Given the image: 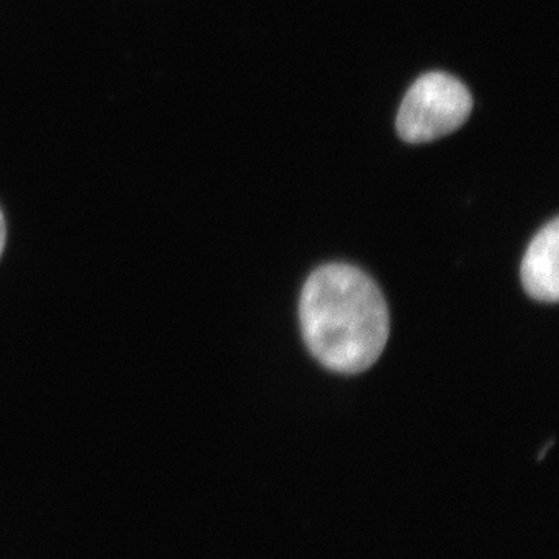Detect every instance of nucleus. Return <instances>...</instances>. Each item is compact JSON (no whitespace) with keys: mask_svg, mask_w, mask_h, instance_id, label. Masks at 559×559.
<instances>
[{"mask_svg":"<svg viewBox=\"0 0 559 559\" xmlns=\"http://www.w3.org/2000/svg\"><path fill=\"white\" fill-rule=\"evenodd\" d=\"M300 323L311 355L337 373L370 369L389 341V308L381 289L349 264H325L312 272L301 290Z\"/></svg>","mask_w":559,"mask_h":559,"instance_id":"1","label":"nucleus"},{"mask_svg":"<svg viewBox=\"0 0 559 559\" xmlns=\"http://www.w3.org/2000/svg\"><path fill=\"white\" fill-rule=\"evenodd\" d=\"M473 110L465 84L443 72L419 76L404 95L396 131L404 142L428 143L457 131Z\"/></svg>","mask_w":559,"mask_h":559,"instance_id":"2","label":"nucleus"},{"mask_svg":"<svg viewBox=\"0 0 559 559\" xmlns=\"http://www.w3.org/2000/svg\"><path fill=\"white\" fill-rule=\"evenodd\" d=\"M559 221L554 218L535 235L521 266L525 293L532 299L555 304L559 299Z\"/></svg>","mask_w":559,"mask_h":559,"instance_id":"3","label":"nucleus"},{"mask_svg":"<svg viewBox=\"0 0 559 559\" xmlns=\"http://www.w3.org/2000/svg\"><path fill=\"white\" fill-rule=\"evenodd\" d=\"M7 227L5 219H3L2 212H0V255H2L3 248H5Z\"/></svg>","mask_w":559,"mask_h":559,"instance_id":"4","label":"nucleus"}]
</instances>
